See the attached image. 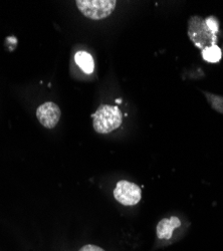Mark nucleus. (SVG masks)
<instances>
[{
	"label": "nucleus",
	"mask_w": 223,
	"mask_h": 251,
	"mask_svg": "<svg viewBox=\"0 0 223 251\" xmlns=\"http://www.w3.org/2000/svg\"><path fill=\"white\" fill-rule=\"evenodd\" d=\"M123 120L118 107L102 104L93 115L94 130L99 134H109L117 130Z\"/></svg>",
	"instance_id": "f257e3e1"
},
{
	"label": "nucleus",
	"mask_w": 223,
	"mask_h": 251,
	"mask_svg": "<svg viewBox=\"0 0 223 251\" xmlns=\"http://www.w3.org/2000/svg\"><path fill=\"white\" fill-rule=\"evenodd\" d=\"M205 24L208 26V28L211 30L212 33H214V34L217 33V31H218V22H217V19L215 17H213V16L207 17L205 19Z\"/></svg>",
	"instance_id": "9d476101"
},
{
	"label": "nucleus",
	"mask_w": 223,
	"mask_h": 251,
	"mask_svg": "<svg viewBox=\"0 0 223 251\" xmlns=\"http://www.w3.org/2000/svg\"><path fill=\"white\" fill-rule=\"evenodd\" d=\"M78 251H105V250L97 245H94V244H87L80 248Z\"/></svg>",
	"instance_id": "9b49d317"
},
{
	"label": "nucleus",
	"mask_w": 223,
	"mask_h": 251,
	"mask_svg": "<svg viewBox=\"0 0 223 251\" xmlns=\"http://www.w3.org/2000/svg\"><path fill=\"white\" fill-rule=\"evenodd\" d=\"M181 225V221L178 217L172 216L169 219H162L157 225V236L160 239H170L174 229Z\"/></svg>",
	"instance_id": "423d86ee"
},
{
	"label": "nucleus",
	"mask_w": 223,
	"mask_h": 251,
	"mask_svg": "<svg viewBox=\"0 0 223 251\" xmlns=\"http://www.w3.org/2000/svg\"><path fill=\"white\" fill-rule=\"evenodd\" d=\"M188 35L192 43L199 49H204L214 46L216 43V34L205 24V19L200 16H192L188 23Z\"/></svg>",
	"instance_id": "f03ea898"
},
{
	"label": "nucleus",
	"mask_w": 223,
	"mask_h": 251,
	"mask_svg": "<svg viewBox=\"0 0 223 251\" xmlns=\"http://www.w3.org/2000/svg\"><path fill=\"white\" fill-rule=\"evenodd\" d=\"M74 60H75V64L85 74L90 75L94 72L95 70L94 58L89 52L84 50L77 51L74 55Z\"/></svg>",
	"instance_id": "0eeeda50"
},
{
	"label": "nucleus",
	"mask_w": 223,
	"mask_h": 251,
	"mask_svg": "<svg viewBox=\"0 0 223 251\" xmlns=\"http://www.w3.org/2000/svg\"><path fill=\"white\" fill-rule=\"evenodd\" d=\"M75 4L83 15L94 20L108 17L116 8V0H76Z\"/></svg>",
	"instance_id": "7ed1b4c3"
},
{
	"label": "nucleus",
	"mask_w": 223,
	"mask_h": 251,
	"mask_svg": "<svg viewBox=\"0 0 223 251\" xmlns=\"http://www.w3.org/2000/svg\"><path fill=\"white\" fill-rule=\"evenodd\" d=\"M205 96L212 109L223 114V97L216 96L213 94H208V93H205Z\"/></svg>",
	"instance_id": "1a4fd4ad"
},
{
	"label": "nucleus",
	"mask_w": 223,
	"mask_h": 251,
	"mask_svg": "<svg viewBox=\"0 0 223 251\" xmlns=\"http://www.w3.org/2000/svg\"><path fill=\"white\" fill-rule=\"evenodd\" d=\"M221 50L216 45L208 47L202 50V57L208 62H218L221 59Z\"/></svg>",
	"instance_id": "6e6552de"
},
{
	"label": "nucleus",
	"mask_w": 223,
	"mask_h": 251,
	"mask_svg": "<svg viewBox=\"0 0 223 251\" xmlns=\"http://www.w3.org/2000/svg\"><path fill=\"white\" fill-rule=\"evenodd\" d=\"M60 116V109L53 101H46L36 110L37 120L47 129H53L58 124Z\"/></svg>",
	"instance_id": "39448f33"
},
{
	"label": "nucleus",
	"mask_w": 223,
	"mask_h": 251,
	"mask_svg": "<svg viewBox=\"0 0 223 251\" xmlns=\"http://www.w3.org/2000/svg\"><path fill=\"white\" fill-rule=\"evenodd\" d=\"M114 197L122 205L133 206L140 202L142 198V191L137 184L122 180L116 185Z\"/></svg>",
	"instance_id": "20e7f679"
}]
</instances>
